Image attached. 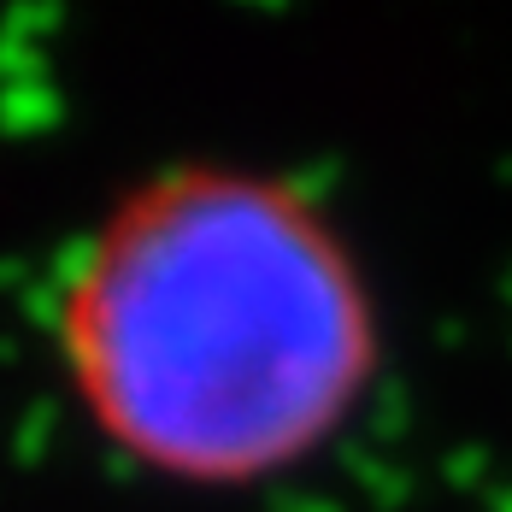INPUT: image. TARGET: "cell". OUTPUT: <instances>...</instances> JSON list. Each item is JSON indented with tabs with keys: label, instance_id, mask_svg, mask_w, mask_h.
Here are the masks:
<instances>
[{
	"label": "cell",
	"instance_id": "1",
	"mask_svg": "<svg viewBox=\"0 0 512 512\" xmlns=\"http://www.w3.org/2000/svg\"><path fill=\"white\" fill-rule=\"evenodd\" d=\"M53 354L112 454L189 489H254L354 424L383 318L307 183L177 159L83 230L53 289Z\"/></svg>",
	"mask_w": 512,
	"mask_h": 512
}]
</instances>
